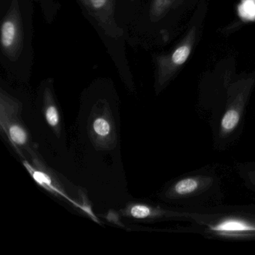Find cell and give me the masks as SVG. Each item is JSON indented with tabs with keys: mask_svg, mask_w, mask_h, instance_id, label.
<instances>
[{
	"mask_svg": "<svg viewBox=\"0 0 255 255\" xmlns=\"http://www.w3.org/2000/svg\"><path fill=\"white\" fill-rule=\"evenodd\" d=\"M22 161L28 172L39 186L55 196L64 198L77 208L80 209L85 213H87V207L83 200L77 201L69 196L62 186V183L55 176L54 173L50 171V168L47 166L41 155L39 154V152L35 153L28 160Z\"/></svg>",
	"mask_w": 255,
	"mask_h": 255,
	"instance_id": "cell-5",
	"label": "cell"
},
{
	"mask_svg": "<svg viewBox=\"0 0 255 255\" xmlns=\"http://www.w3.org/2000/svg\"><path fill=\"white\" fill-rule=\"evenodd\" d=\"M43 114L47 125L57 137L62 134V119L53 91V80H47L43 84Z\"/></svg>",
	"mask_w": 255,
	"mask_h": 255,
	"instance_id": "cell-8",
	"label": "cell"
},
{
	"mask_svg": "<svg viewBox=\"0 0 255 255\" xmlns=\"http://www.w3.org/2000/svg\"><path fill=\"white\" fill-rule=\"evenodd\" d=\"M25 17L24 1L11 0L0 29L1 53L8 63H17L29 50L30 28Z\"/></svg>",
	"mask_w": 255,
	"mask_h": 255,
	"instance_id": "cell-1",
	"label": "cell"
},
{
	"mask_svg": "<svg viewBox=\"0 0 255 255\" xmlns=\"http://www.w3.org/2000/svg\"><path fill=\"white\" fill-rule=\"evenodd\" d=\"M255 83V77L249 76L229 85L228 95L231 106L227 110L222 121V128L225 132L234 130L238 125L240 109L246 102Z\"/></svg>",
	"mask_w": 255,
	"mask_h": 255,
	"instance_id": "cell-7",
	"label": "cell"
},
{
	"mask_svg": "<svg viewBox=\"0 0 255 255\" xmlns=\"http://www.w3.org/2000/svg\"><path fill=\"white\" fill-rule=\"evenodd\" d=\"M79 1H80V2H82V1H83V0H79Z\"/></svg>",
	"mask_w": 255,
	"mask_h": 255,
	"instance_id": "cell-11",
	"label": "cell"
},
{
	"mask_svg": "<svg viewBox=\"0 0 255 255\" xmlns=\"http://www.w3.org/2000/svg\"><path fill=\"white\" fill-rule=\"evenodd\" d=\"M87 131L91 142L98 150H113L116 147L117 129L110 104L106 100H100L92 107Z\"/></svg>",
	"mask_w": 255,
	"mask_h": 255,
	"instance_id": "cell-4",
	"label": "cell"
},
{
	"mask_svg": "<svg viewBox=\"0 0 255 255\" xmlns=\"http://www.w3.org/2000/svg\"><path fill=\"white\" fill-rule=\"evenodd\" d=\"M183 1L184 0H152L149 11L150 20L153 22L162 20L171 10L183 3Z\"/></svg>",
	"mask_w": 255,
	"mask_h": 255,
	"instance_id": "cell-9",
	"label": "cell"
},
{
	"mask_svg": "<svg viewBox=\"0 0 255 255\" xmlns=\"http://www.w3.org/2000/svg\"><path fill=\"white\" fill-rule=\"evenodd\" d=\"M197 28L192 26L184 38L168 53L156 57L155 90L159 94L175 77L189 59L196 41Z\"/></svg>",
	"mask_w": 255,
	"mask_h": 255,
	"instance_id": "cell-3",
	"label": "cell"
},
{
	"mask_svg": "<svg viewBox=\"0 0 255 255\" xmlns=\"http://www.w3.org/2000/svg\"><path fill=\"white\" fill-rule=\"evenodd\" d=\"M81 3L103 32L111 38L123 35L116 18V0H83Z\"/></svg>",
	"mask_w": 255,
	"mask_h": 255,
	"instance_id": "cell-6",
	"label": "cell"
},
{
	"mask_svg": "<svg viewBox=\"0 0 255 255\" xmlns=\"http://www.w3.org/2000/svg\"><path fill=\"white\" fill-rule=\"evenodd\" d=\"M131 1H132V0H131Z\"/></svg>",
	"mask_w": 255,
	"mask_h": 255,
	"instance_id": "cell-12",
	"label": "cell"
},
{
	"mask_svg": "<svg viewBox=\"0 0 255 255\" xmlns=\"http://www.w3.org/2000/svg\"><path fill=\"white\" fill-rule=\"evenodd\" d=\"M199 186L196 179L189 177V178L182 179L180 181L173 186L171 190L168 192V195H186L192 193L197 190Z\"/></svg>",
	"mask_w": 255,
	"mask_h": 255,
	"instance_id": "cell-10",
	"label": "cell"
},
{
	"mask_svg": "<svg viewBox=\"0 0 255 255\" xmlns=\"http://www.w3.org/2000/svg\"><path fill=\"white\" fill-rule=\"evenodd\" d=\"M23 104L8 92L0 90V128L22 160L29 159L38 152L21 119Z\"/></svg>",
	"mask_w": 255,
	"mask_h": 255,
	"instance_id": "cell-2",
	"label": "cell"
}]
</instances>
